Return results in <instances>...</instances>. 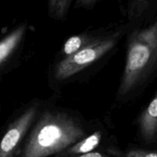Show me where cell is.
I'll use <instances>...</instances> for the list:
<instances>
[{
  "label": "cell",
  "mask_w": 157,
  "mask_h": 157,
  "mask_svg": "<svg viewBox=\"0 0 157 157\" xmlns=\"http://www.w3.org/2000/svg\"><path fill=\"white\" fill-rule=\"evenodd\" d=\"M84 136V130L71 118L48 112L32 131L22 157H48L75 144Z\"/></svg>",
  "instance_id": "cell-1"
},
{
  "label": "cell",
  "mask_w": 157,
  "mask_h": 157,
  "mask_svg": "<svg viewBox=\"0 0 157 157\" xmlns=\"http://www.w3.org/2000/svg\"><path fill=\"white\" fill-rule=\"evenodd\" d=\"M157 71V18L144 29H137L129 42L121 94L143 84Z\"/></svg>",
  "instance_id": "cell-2"
},
{
  "label": "cell",
  "mask_w": 157,
  "mask_h": 157,
  "mask_svg": "<svg viewBox=\"0 0 157 157\" xmlns=\"http://www.w3.org/2000/svg\"><path fill=\"white\" fill-rule=\"evenodd\" d=\"M115 44V39L108 38L82 48L58 64L55 76L59 80L70 78L103 56Z\"/></svg>",
  "instance_id": "cell-3"
},
{
  "label": "cell",
  "mask_w": 157,
  "mask_h": 157,
  "mask_svg": "<svg viewBox=\"0 0 157 157\" xmlns=\"http://www.w3.org/2000/svg\"><path fill=\"white\" fill-rule=\"evenodd\" d=\"M35 113V107L29 109L8 130L0 142V157H13L18 144L32 124Z\"/></svg>",
  "instance_id": "cell-4"
},
{
  "label": "cell",
  "mask_w": 157,
  "mask_h": 157,
  "mask_svg": "<svg viewBox=\"0 0 157 157\" xmlns=\"http://www.w3.org/2000/svg\"><path fill=\"white\" fill-rule=\"evenodd\" d=\"M139 127L145 142H157V93L141 114Z\"/></svg>",
  "instance_id": "cell-5"
},
{
  "label": "cell",
  "mask_w": 157,
  "mask_h": 157,
  "mask_svg": "<svg viewBox=\"0 0 157 157\" xmlns=\"http://www.w3.org/2000/svg\"><path fill=\"white\" fill-rule=\"evenodd\" d=\"M25 31V26L21 25L18 29L8 35L0 41V64L9 56L19 43L23 34Z\"/></svg>",
  "instance_id": "cell-6"
},
{
  "label": "cell",
  "mask_w": 157,
  "mask_h": 157,
  "mask_svg": "<svg viewBox=\"0 0 157 157\" xmlns=\"http://www.w3.org/2000/svg\"><path fill=\"white\" fill-rule=\"evenodd\" d=\"M101 133L96 132L91 136L85 138L84 140L78 142L68 150L70 154H78V153H90L95 147H97L101 140Z\"/></svg>",
  "instance_id": "cell-7"
},
{
  "label": "cell",
  "mask_w": 157,
  "mask_h": 157,
  "mask_svg": "<svg viewBox=\"0 0 157 157\" xmlns=\"http://www.w3.org/2000/svg\"><path fill=\"white\" fill-rule=\"evenodd\" d=\"M83 41L80 36H73L69 38L64 46V52L67 55H73L81 49Z\"/></svg>",
  "instance_id": "cell-8"
},
{
  "label": "cell",
  "mask_w": 157,
  "mask_h": 157,
  "mask_svg": "<svg viewBox=\"0 0 157 157\" xmlns=\"http://www.w3.org/2000/svg\"><path fill=\"white\" fill-rule=\"evenodd\" d=\"M127 157H157V152L133 150L127 155Z\"/></svg>",
  "instance_id": "cell-9"
},
{
  "label": "cell",
  "mask_w": 157,
  "mask_h": 157,
  "mask_svg": "<svg viewBox=\"0 0 157 157\" xmlns=\"http://www.w3.org/2000/svg\"><path fill=\"white\" fill-rule=\"evenodd\" d=\"M78 157H103L99 153H88Z\"/></svg>",
  "instance_id": "cell-10"
}]
</instances>
